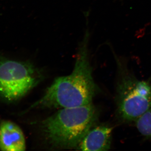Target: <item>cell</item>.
Returning a JSON list of instances; mask_svg holds the SVG:
<instances>
[{
  "label": "cell",
  "instance_id": "cell-1",
  "mask_svg": "<svg viewBox=\"0 0 151 151\" xmlns=\"http://www.w3.org/2000/svg\"><path fill=\"white\" fill-rule=\"evenodd\" d=\"M89 37L87 28L78 45L72 73L55 78L43 96L32 104L29 109L74 108L92 103L98 90L92 76L89 61Z\"/></svg>",
  "mask_w": 151,
  "mask_h": 151
},
{
  "label": "cell",
  "instance_id": "cell-2",
  "mask_svg": "<svg viewBox=\"0 0 151 151\" xmlns=\"http://www.w3.org/2000/svg\"><path fill=\"white\" fill-rule=\"evenodd\" d=\"M94 105L61 108L42 122L41 128L45 139L52 147L78 148L98 119Z\"/></svg>",
  "mask_w": 151,
  "mask_h": 151
},
{
  "label": "cell",
  "instance_id": "cell-3",
  "mask_svg": "<svg viewBox=\"0 0 151 151\" xmlns=\"http://www.w3.org/2000/svg\"><path fill=\"white\" fill-rule=\"evenodd\" d=\"M117 81L115 101L116 118L120 123L135 122L151 109V76L140 80L128 68L126 61L115 55Z\"/></svg>",
  "mask_w": 151,
  "mask_h": 151
},
{
  "label": "cell",
  "instance_id": "cell-4",
  "mask_svg": "<svg viewBox=\"0 0 151 151\" xmlns=\"http://www.w3.org/2000/svg\"><path fill=\"white\" fill-rule=\"evenodd\" d=\"M42 78L40 70L31 62L0 58V96L7 101L24 97Z\"/></svg>",
  "mask_w": 151,
  "mask_h": 151
},
{
  "label": "cell",
  "instance_id": "cell-5",
  "mask_svg": "<svg viewBox=\"0 0 151 151\" xmlns=\"http://www.w3.org/2000/svg\"><path fill=\"white\" fill-rule=\"evenodd\" d=\"M113 128L108 124L93 127L77 148L81 151H108L111 148Z\"/></svg>",
  "mask_w": 151,
  "mask_h": 151
},
{
  "label": "cell",
  "instance_id": "cell-6",
  "mask_svg": "<svg viewBox=\"0 0 151 151\" xmlns=\"http://www.w3.org/2000/svg\"><path fill=\"white\" fill-rule=\"evenodd\" d=\"M25 140L22 131L13 122L3 121L0 123V150L23 151L26 149Z\"/></svg>",
  "mask_w": 151,
  "mask_h": 151
},
{
  "label": "cell",
  "instance_id": "cell-7",
  "mask_svg": "<svg viewBox=\"0 0 151 151\" xmlns=\"http://www.w3.org/2000/svg\"><path fill=\"white\" fill-rule=\"evenodd\" d=\"M138 132L145 139L151 140V109L135 122Z\"/></svg>",
  "mask_w": 151,
  "mask_h": 151
}]
</instances>
